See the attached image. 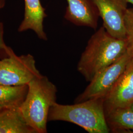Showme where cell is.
I'll list each match as a JSON object with an SVG mask.
<instances>
[{"label":"cell","mask_w":133,"mask_h":133,"mask_svg":"<svg viewBox=\"0 0 133 133\" xmlns=\"http://www.w3.org/2000/svg\"><path fill=\"white\" fill-rule=\"evenodd\" d=\"M127 46L126 39L112 37L103 26L88 41L77 64V70L90 82L99 71L126 52Z\"/></svg>","instance_id":"obj_1"},{"label":"cell","mask_w":133,"mask_h":133,"mask_svg":"<svg viewBox=\"0 0 133 133\" xmlns=\"http://www.w3.org/2000/svg\"><path fill=\"white\" fill-rule=\"evenodd\" d=\"M27 85V93L18 107L19 111L36 133H46L49 110L56 102L57 87L42 75L34 78Z\"/></svg>","instance_id":"obj_2"},{"label":"cell","mask_w":133,"mask_h":133,"mask_svg":"<svg viewBox=\"0 0 133 133\" xmlns=\"http://www.w3.org/2000/svg\"><path fill=\"white\" fill-rule=\"evenodd\" d=\"M48 121H63L76 124L89 133H109L103 98L91 99L74 105L56 102L49 110Z\"/></svg>","instance_id":"obj_3"},{"label":"cell","mask_w":133,"mask_h":133,"mask_svg":"<svg viewBox=\"0 0 133 133\" xmlns=\"http://www.w3.org/2000/svg\"><path fill=\"white\" fill-rule=\"evenodd\" d=\"M4 51L8 57L0 60V84L27 85L34 78L41 75L32 55L17 56L9 46Z\"/></svg>","instance_id":"obj_4"},{"label":"cell","mask_w":133,"mask_h":133,"mask_svg":"<svg viewBox=\"0 0 133 133\" xmlns=\"http://www.w3.org/2000/svg\"><path fill=\"white\" fill-rule=\"evenodd\" d=\"M132 58L126 51L116 61L99 71L84 91L76 97L75 103L96 98H103L123 72Z\"/></svg>","instance_id":"obj_5"},{"label":"cell","mask_w":133,"mask_h":133,"mask_svg":"<svg viewBox=\"0 0 133 133\" xmlns=\"http://www.w3.org/2000/svg\"><path fill=\"white\" fill-rule=\"evenodd\" d=\"M103 21V27L112 37L126 39L125 16L127 0H93Z\"/></svg>","instance_id":"obj_6"},{"label":"cell","mask_w":133,"mask_h":133,"mask_svg":"<svg viewBox=\"0 0 133 133\" xmlns=\"http://www.w3.org/2000/svg\"><path fill=\"white\" fill-rule=\"evenodd\" d=\"M105 111L133 104V57L125 71L103 98Z\"/></svg>","instance_id":"obj_7"},{"label":"cell","mask_w":133,"mask_h":133,"mask_svg":"<svg viewBox=\"0 0 133 133\" xmlns=\"http://www.w3.org/2000/svg\"><path fill=\"white\" fill-rule=\"evenodd\" d=\"M68 6L65 18L77 26L96 29L99 16L93 0H66Z\"/></svg>","instance_id":"obj_8"},{"label":"cell","mask_w":133,"mask_h":133,"mask_svg":"<svg viewBox=\"0 0 133 133\" xmlns=\"http://www.w3.org/2000/svg\"><path fill=\"white\" fill-rule=\"evenodd\" d=\"M46 16L40 0H25L24 19L19 26L18 31L32 30L39 38L48 40L43 29V20Z\"/></svg>","instance_id":"obj_9"},{"label":"cell","mask_w":133,"mask_h":133,"mask_svg":"<svg viewBox=\"0 0 133 133\" xmlns=\"http://www.w3.org/2000/svg\"><path fill=\"white\" fill-rule=\"evenodd\" d=\"M109 132L133 133V110L128 108H118L105 111Z\"/></svg>","instance_id":"obj_10"},{"label":"cell","mask_w":133,"mask_h":133,"mask_svg":"<svg viewBox=\"0 0 133 133\" xmlns=\"http://www.w3.org/2000/svg\"><path fill=\"white\" fill-rule=\"evenodd\" d=\"M0 133H36L23 117L18 108L0 110Z\"/></svg>","instance_id":"obj_11"},{"label":"cell","mask_w":133,"mask_h":133,"mask_svg":"<svg viewBox=\"0 0 133 133\" xmlns=\"http://www.w3.org/2000/svg\"><path fill=\"white\" fill-rule=\"evenodd\" d=\"M28 85L7 86L0 84V110L18 108L24 101Z\"/></svg>","instance_id":"obj_12"},{"label":"cell","mask_w":133,"mask_h":133,"mask_svg":"<svg viewBox=\"0 0 133 133\" xmlns=\"http://www.w3.org/2000/svg\"><path fill=\"white\" fill-rule=\"evenodd\" d=\"M127 51L133 57V8H129L125 16Z\"/></svg>","instance_id":"obj_13"},{"label":"cell","mask_w":133,"mask_h":133,"mask_svg":"<svg viewBox=\"0 0 133 133\" xmlns=\"http://www.w3.org/2000/svg\"><path fill=\"white\" fill-rule=\"evenodd\" d=\"M4 25L0 22V50H5L8 47L4 40Z\"/></svg>","instance_id":"obj_14"},{"label":"cell","mask_w":133,"mask_h":133,"mask_svg":"<svg viewBox=\"0 0 133 133\" xmlns=\"http://www.w3.org/2000/svg\"><path fill=\"white\" fill-rule=\"evenodd\" d=\"M5 2L6 0H0V9H2L5 6Z\"/></svg>","instance_id":"obj_15"},{"label":"cell","mask_w":133,"mask_h":133,"mask_svg":"<svg viewBox=\"0 0 133 133\" xmlns=\"http://www.w3.org/2000/svg\"><path fill=\"white\" fill-rule=\"evenodd\" d=\"M128 1L129 3H131L133 5V0H127Z\"/></svg>","instance_id":"obj_16"},{"label":"cell","mask_w":133,"mask_h":133,"mask_svg":"<svg viewBox=\"0 0 133 133\" xmlns=\"http://www.w3.org/2000/svg\"><path fill=\"white\" fill-rule=\"evenodd\" d=\"M130 108H131V109H132V110H133V104H132V105H131V107H130Z\"/></svg>","instance_id":"obj_17"}]
</instances>
